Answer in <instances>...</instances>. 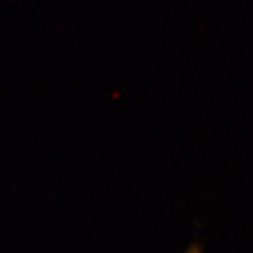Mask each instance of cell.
Returning a JSON list of instances; mask_svg holds the SVG:
<instances>
[{"instance_id":"1","label":"cell","mask_w":253,"mask_h":253,"mask_svg":"<svg viewBox=\"0 0 253 253\" xmlns=\"http://www.w3.org/2000/svg\"><path fill=\"white\" fill-rule=\"evenodd\" d=\"M184 253H204L203 242H201L200 239H194V241L189 245V248L186 249V252Z\"/></svg>"}]
</instances>
